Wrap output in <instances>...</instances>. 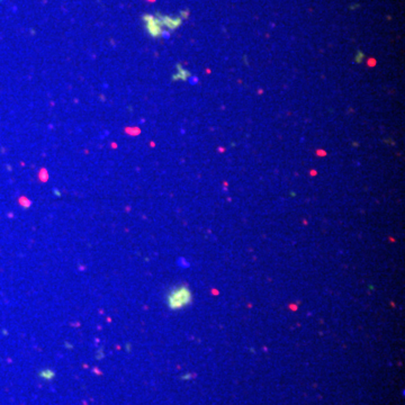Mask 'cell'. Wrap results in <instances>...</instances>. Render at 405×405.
<instances>
[{"instance_id": "obj_1", "label": "cell", "mask_w": 405, "mask_h": 405, "mask_svg": "<svg viewBox=\"0 0 405 405\" xmlns=\"http://www.w3.org/2000/svg\"><path fill=\"white\" fill-rule=\"evenodd\" d=\"M193 302V293L190 288L186 285L174 287L167 294L166 303L171 311H179L190 305Z\"/></svg>"}, {"instance_id": "obj_2", "label": "cell", "mask_w": 405, "mask_h": 405, "mask_svg": "<svg viewBox=\"0 0 405 405\" xmlns=\"http://www.w3.org/2000/svg\"><path fill=\"white\" fill-rule=\"evenodd\" d=\"M143 21L145 23V29L150 36L154 38L161 36L163 33V27L161 26V23L158 17L152 16V15H145L143 17Z\"/></svg>"}, {"instance_id": "obj_3", "label": "cell", "mask_w": 405, "mask_h": 405, "mask_svg": "<svg viewBox=\"0 0 405 405\" xmlns=\"http://www.w3.org/2000/svg\"><path fill=\"white\" fill-rule=\"evenodd\" d=\"M159 21L161 23L162 27H166L169 30H174L181 25L182 19L180 17H171V16H162L159 15Z\"/></svg>"}]
</instances>
